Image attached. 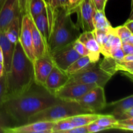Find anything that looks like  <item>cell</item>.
Here are the masks:
<instances>
[{
	"instance_id": "42",
	"label": "cell",
	"mask_w": 133,
	"mask_h": 133,
	"mask_svg": "<svg viewBox=\"0 0 133 133\" xmlns=\"http://www.w3.org/2000/svg\"><path fill=\"white\" fill-rule=\"evenodd\" d=\"M122 61H125V62H130V61H133V55H125L124 57L121 59Z\"/></svg>"
},
{
	"instance_id": "37",
	"label": "cell",
	"mask_w": 133,
	"mask_h": 133,
	"mask_svg": "<svg viewBox=\"0 0 133 133\" xmlns=\"http://www.w3.org/2000/svg\"><path fill=\"white\" fill-rule=\"evenodd\" d=\"M65 133H88L87 127L86 126H80V127H74L71 129L68 130Z\"/></svg>"
},
{
	"instance_id": "23",
	"label": "cell",
	"mask_w": 133,
	"mask_h": 133,
	"mask_svg": "<svg viewBox=\"0 0 133 133\" xmlns=\"http://www.w3.org/2000/svg\"><path fill=\"white\" fill-rule=\"evenodd\" d=\"M92 63L88 56H81L79 58L74 61L68 68L66 70L65 72L70 76L76 74L78 71L83 70Z\"/></svg>"
},
{
	"instance_id": "24",
	"label": "cell",
	"mask_w": 133,
	"mask_h": 133,
	"mask_svg": "<svg viewBox=\"0 0 133 133\" xmlns=\"http://www.w3.org/2000/svg\"><path fill=\"white\" fill-rule=\"evenodd\" d=\"M17 126L16 123L0 106V133H6L9 128Z\"/></svg>"
},
{
	"instance_id": "30",
	"label": "cell",
	"mask_w": 133,
	"mask_h": 133,
	"mask_svg": "<svg viewBox=\"0 0 133 133\" xmlns=\"http://www.w3.org/2000/svg\"><path fill=\"white\" fill-rule=\"evenodd\" d=\"M113 29H114L115 33L121 40L122 43L127 42L130 36L133 35V32H131L129 29H128L124 25L115 27V28L113 27Z\"/></svg>"
},
{
	"instance_id": "26",
	"label": "cell",
	"mask_w": 133,
	"mask_h": 133,
	"mask_svg": "<svg viewBox=\"0 0 133 133\" xmlns=\"http://www.w3.org/2000/svg\"><path fill=\"white\" fill-rule=\"evenodd\" d=\"M73 127L74 126L69 120L68 118H64L55 122V124L52 129V133H65Z\"/></svg>"
},
{
	"instance_id": "5",
	"label": "cell",
	"mask_w": 133,
	"mask_h": 133,
	"mask_svg": "<svg viewBox=\"0 0 133 133\" xmlns=\"http://www.w3.org/2000/svg\"><path fill=\"white\" fill-rule=\"evenodd\" d=\"M112 77L111 75L101 69L97 64V62H92L83 70L70 75L68 83L94 84L104 88Z\"/></svg>"
},
{
	"instance_id": "29",
	"label": "cell",
	"mask_w": 133,
	"mask_h": 133,
	"mask_svg": "<svg viewBox=\"0 0 133 133\" xmlns=\"http://www.w3.org/2000/svg\"><path fill=\"white\" fill-rule=\"evenodd\" d=\"M112 129L124 130V131H133V118L119 119L116 123L112 125Z\"/></svg>"
},
{
	"instance_id": "10",
	"label": "cell",
	"mask_w": 133,
	"mask_h": 133,
	"mask_svg": "<svg viewBox=\"0 0 133 133\" xmlns=\"http://www.w3.org/2000/svg\"><path fill=\"white\" fill-rule=\"evenodd\" d=\"M18 41L28 58L33 62L35 59L32 45L31 27V17L29 14H25L21 19V29Z\"/></svg>"
},
{
	"instance_id": "44",
	"label": "cell",
	"mask_w": 133,
	"mask_h": 133,
	"mask_svg": "<svg viewBox=\"0 0 133 133\" xmlns=\"http://www.w3.org/2000/svg\"><path fill=\"white\" fill-rule=\"evenodd\" d=\"M5 74V68H4V65L3 63L0 62V77H2Z\"/></svg>"
},
{
	"instance_id": "46",
	"label": "cell",
	"mask_w": 133,
	"mask_h": 133,
	"mask_svg": "<svg viewBox=\"0 0 133 133\" xmlns=\"http://www.w3.org/2000/svg\"><path fill=\"white\" fill-rule=\"evenodd\" d=\"M3 1H4V0H0V6H1V5H2V3H3Z\"/></svg>"
},
{
	"instance_id": "18",
	"label": "cell",
	"mask_w": 133,
	"mask_h": 133,
	"mask_svg": "<svg viewBox=\"0 0 133 133\" xmlns=\"http://www.w3.org/2000/svg\"><path fill=\"white\" fill-rule=\"evenodd\" d=\"M0 47L3 51L4 58V68L5 74L7 73L10 69L14 51L15 44H12L5 35L4 31H0Z\"/></svg>"
},
{
	"instance_id": "22",
	"label": "cell",
	"mask_w": 133,
	"mask_h": 133,
	"mask_svg": "<svg viewBox=\"0 0 133 133\" xmlns=\"http://www.w3.org/2000/svg\"><path fill=\"white\" fill-rule=\"evenodd\" d=\"M93 24L94 29L109 31L112 26L105 16V10H96L93 18Z\"/></svg>"
},
{
	"instance_id": "15",
	"label": "cell",
	"mask_w": 133,
	"mask_h": 133,
	"mask_svg": "<svg viewBox=\"0 0 133 133\" xmlns=\"http://www.w3.org/2000/svg\"><path fill=\"white\" fill-rule=\"evenodd\" d=\"M55 122H31L9 128L6 133H52Z\"/></svg>"
},
{
	"instance_id": "47",
	"label": "cell",
	"mask_w": 133,
	"mask_h": 133,
	"mask_svg": "<svg viewBox=\"0 0 133 133\" xmlns=\"http://www.w3.org/2000/svg\"><path fill=\"white\" fill-rule=\"evenodd\" d=\"M107 1H108V0H105V3L107 4Z\"/></svg>"
},
{
	"instance_id": "2",
	"label": "cell",
	"mask_w": 133,
	"mask_h": 133,
	"mask_svg": "<svg viewBox=\"0 0 133 133\" xmlns=\"http://www.w3.org/2000/svg\"><path fill=\"white\" fill-rule=\"evenodd\" d=\"M5 75L6 99L24 93L35 83L33 62L26 55L19 41L15 44L10 69Z\"/></svg>"
},
{
	"instance_id": "14",
	"label": "cell",
	"mask_w": 133,
	"mask_h": 133,
	"mask_svg": "<svg viewBox=\"0 0 133 133\" xmlns=\"http://www.w3.org/2000/svg\"><path fill=\"white\" fill-rule=\"evenodd\" d=\"M70 76L54 65L50 74L47 77L44 87L51 94L54 95L57 91L66 85Z\"/></svg>"
},
{
	"instance_id": "3",
	"label": "cell",
	"mask_w": 133,
	"mask_h": 133,
	"mask_svg": "<svg viewBox=\"0 0 133 133\" xmlns=\"http://www.w3.org/2000/svg\"><path fill=\"white\" fill-rule=\"evenodd\" d=\"M72 13L67 8L59 7L53 10V18L48 41L49 53L72 44L81 32L71 19Z\"/></svg>"
},
{
	"instance_id": "21",
	"label": "cell",
	"mask_w": 133,
	"mask_h": 133,
	"mask_svg": "<svg viewBox=\"0 0 133 133\" xmlns=\"http://www.w3.org/2000/svg\"><path fill=\"white\" fill-rule=\"evenodd\" d=\"M21 17L14 18L5 31V35L7 38L14 44H16L19 38L21 29Z\"/></svg>"
},
{
	"instance_id": "8",
	"label": "cell",
	"mask_w": 133,
	"mask_h": 133,
	"mask_svg": "<svg viewBox=\"0 0 133 133\" xmlns=\"http://www.w3.org/2000/svg\"><path fill=\"white\" fill-rule=\"evenodd\" d=\"M96 86L94 84L68 83L57 91L54 96L62 101H76Z\"/></svg>"
},
{
	"instance_id": "13",
	"label": "cell",
	"mask_w": 133,
	"mask_h": 133,
	"mask_svg": "<svg viewBox=\"0 0 133 133\" xmlns=\"http://www.w3.org/2000/svg\"><path fill=\"white\" fill-rule=\"evenodd\" d=\"M53 10L51 9L48 2H47L46 6L44 9V10L40 14L36 16L35 18H32L36 27L45 40L48 47L51 27L52 22H53Z\"/></svg>"
},
{
	"instance_id": "20",
	"label": "cell",
	"mask_w": 133,
	"mask_h": 133,
	"mask_svg": "<svg viewBox=\"0 0 133 133\" xmlns=\"http://www.w3.org/2000/svg\"><path fill=\"white\" fill-rule=\"evenodd\" d=\"M99 116L100 114L94 112L85 113V114H77L69 117L68 119L74 127H80V126H86L92 122H95Z\"/></svg>"
},
{
	"instance_id": "34",
	"label": "cell",
	"mask_w": 133,
	"mask_h": 133,
	"mask_svg": "<svg viewBox=\"0 0 133 133\" xmlns=\"http://www.w3.org/2000/svg\"><path fill=\"white\" fill-rule=\"evenodd\" d=\"M30 1L31 0H18L19 11L22 17L25 14H28Z\"/></svg>"
},
{
	"instance_id": "41",
	"label": "cell",
	"mask_w": 133,
	"mask_h": 133,
	"mask_svg": "<svg viewBox=\"0 0 133 133\" xmlns=\"http://www.w3.org/2000/svg\"><path fill=\"white\" fill-rule=\"evenodd\" d=\"M81 1V0H69V10H71L74 8L76 7Z\"/></svg>"
},
{
	"instance_id": "4",
	"label": "cell",
	"mask_w": 133,
	"mask_h": 133,
	"mask_svg": "<svg viewBox=\"0 0 133 133\" xmlns=\"http://www.w3.org/2000/svg\"><path fill=\"white\" fill-rule=\"evenodd\" d=\"M91 112H92L77 101H61L32 116L29 119L27 123L38 121L55 122L77 114Z\"/></svg>"
},
{
	"instance_id": "11",
	"label": "cell",
	"mask_w": 133,
	"mask_h": 133,
	"mask_svg": "<svg viewBox=\"0 0 133 133\" xmlns=\"http://www.w3.org/2000/svg\"><path fill=\"white\" fill-rule=\"evenodd\" d=\"M54 66L50 53H48L41 57L36 58L33 61L35 83L44 87L47 77Z\"/></svg>"
},
{
	"instance_id": "35",
	"label": "cell",
	"mask_w": 133,
	"mask_h": 133,
	"mask_svg": "<svg viewBox=\"0 0 133 133\" xmlns=\"http://www.w3.org/2000/svg\"><path fill=\"white\" fill-rule=\"evenodd\" d=\"M124 55H125L122 49V46L113 49V50L110 51V57H112L113 58L116 60L122 59V58L124 57Z\"/></svg>"
},
{
	"instance_id": "16",
	"label": "cell",
	"mask_w": 133,
	"mask_h": 133,
	"mask_svg": "<svg viewBox=\"0 0 133 133\" xmlns=\"http://www.w3.org/2000/svg\"><path fill=\"white\" fill-rule=\"evenodd\" d=\"M78 40H80L90 52L89 58L93 63L99 61L101 54V49L96 41L93 31H84L79 35Z\"/></svg>"
},
{
	"instance_id": "12",
	"label": "cell",
	"mask_w": 133,
	"mask_h": 133,
	"mask_svg": "<svg viewBox=\"0 0 133 133\" xmlns=\"http://www.w3.org/2000/svg\"><path fill=\"white\" fill-rule=\"evenodd\" d=\"M21 17L18 0H4L0 6V31L6 30L12 21Z\"/></svg>"
},
{
	"instance_id": "32",
	"label": "cell",
	"mask_w": 133,
	"mask_h": 133,
	"mask_svg": "<svg viewBox=\"0 0 133 133\" xmlns=\"http://www.w3.org/2000/svg\"><path fill=\"white\" fill-rule=\"evenodd\" d=\"M7 98V92H6V79L4 74L0 77V106L5 101Z\"/></svg>"
},
{
	"instance_id": "43",
	"label": "cell",
	"mask_w": 133,
	"mask_h": 133,
	"mask_svg": "<svg viewBox=\"0 0 133 133\" xmlns=\"http://www.w3.org/2000/svg\"><path fill=\"white\" fill-rule=\"evenodd\" d=\"M60 1H61V7L68 9L69 0H60Z\"/></svg>"
},
{
	"instance_id": "38",
	"label": "cell",
	"mask_w": 133,
	"mask_h": 133,
	"mask_svg": "<svg viewBox=\"0 0 133 133\" xmlns=\"http://www.w3.org/2000/svg\"><path fill=\"white\" fill-rule=\"evenodd\" d=\"M97 10H105V0H92Z\"/></svg>"
},
{
	"instance_id": "27",
	"label": "cell",
	"mask_w": 133,
	"mask_h": 133,
	"mask_svg": "<svg viewBox=\"0 0 133 133\" xmlns=\"http://www.w3.org/2000/svg\"><path fill=\"white\" fill-rule=\"evenodd\" d=\"M117 119L112 114H100L99 118L95 122L102 127H107L109 129H111L112 125L117 122Z\"/></svg>"
},
{
	"instance_id": "17",
	"label": "cell",
	"mask_w": 133,
	"mask_h": 133,
	"mask_svg": "<svg viewBox=\"0 0 133 133\" xmlns=\"http://www.w3.org/2000/svg\"><path fill=\"white\" fill-rule=\"evenodd\" d=\"M31 17V16H30ZM31 33H32V45H33L34 53H35V58L41 57L45 55L46 53H49L48 45L45 42V40L43 38L38 30L35 26L33 20L31 18Z\"/></svg>"
},
{
	"instance_id": "40",
	"label": "cell",
	"mask_w": 133,
	"mask_h": 133,
	"mask_svg": "<svg viewBox=\"0 0 133 133\" xmlns=\"http://www.w3.org/2000/svg\"><path fill=\"white\" fill-rule=\"evenodd\" d=\"M124 25L127 27L128 29H129L131 32H133V18L132 14L131 15V17L127 20V22L124 23Z\"/></svg>"
},
{
	"instance_id": "33",
	"label": "cell",
	"mask_w": 133,
	"mask_h": 133,
	"mask_svg": "<svg viewBox=\"0 0 133 133\" xmlns=\"http://www.w3.org/2000/svg\"><path fill=\"white\" fill-rule=\"evenodd\" d=\"M87 129H88V133H93V132H99V131H105V130H108L109 129L107 127H102V126L99 125L97 124L96 122H93L92 123H89L87 125Z\"/></svg>"
},
{
	"instance_id": "31",
	"label": "cell",
	"mask_w": 133,
	"mask_h": 133,
	"mask_svg": "<svg viewBox=\"0 0 133 133\" xmlns=\"http://www.w3.org/2000/svg\"><path fill=\"white\" fill-rule=\"evenodd\" d=\"M72 45L74 47V49L77 52L78 54L81 56H88V57H90V52L87 49L85 45L80 41L78 40H75L74 42L72 43Z\"/></svg>"
},
{
	"instance_id": "1",
	"label": "cell",
	"mask_w": 133,
	"mask_h": 133,
	"mask_svg": "<svg viewBox=\"0 0 133 133\" xmlns=\"http://www.w3.org/2000/svg\"><path fill=\"white\" fill-rule=\"evenodd\" d=\"M61 101L35 83L24 93L6 99L1 106L17 125H20L27 123L32 116Z\"/></svg>"
},
{
	"instance_id": "25",
	"label": "cell",
	"mask_w": 133,
	"mask_h": 133,
	"mask_svg": "<svg viewBox=\"0 0 133 133\" xmlns=\"http://www.w3.org/2000/svg\"><path fill=\"white\" fill-rule=\"evenodd\" d=\"M47 5L45 0H31L29 6V12L32 18H35L44 10Z\"/></svg>"
},
{
	"instance_id": "6",
	"label": "cell",
	"mask_w": 133,
	"mask_h": 133,
	"mask_svg": "<svg viewBox=\"0 0 133 133\" xmlns=\"http://www.w3.org/2000/svg\"><path fill=\"white\" fill-rule=\"evenodd\" d=\"M92 112L97 113L107 107L106 97L103 87L96 86L76 101Z\"/></svg>"
},
{
	"instance_id": "28",
	"label": "cell",
	"mask_w": 133,
	"mask_h": 133,
	"mask_svg": "<svg viewBox=\"0 0 133 133\" xmlns=\"http://www.w3.org/2000/svg\"><path fill=\"white\" fill-rule=\"evenodd\" d=\"M116 69L117 71H122L127 75L129 74L132 77L133 74V61L125 62L122 60H116Z\"/></svg>"
},
{
	"instance_id": "45",
	"label": "cell",
	"mask_w": 133,
	"mask_h": 133,
	"mask_svg": "<svg viewBox=\"0 0 133 133\" xmlns=\"http://www.w3.org/2000/svg\"><path fill=\"white\" fill-rule=\"evenodd\" d=\"M4 58H3V55L2 49H1V47H0V62L3 64Z\"/></svg>"
},
{
	"instance_id": "9",
	"label": "cell",
	"mask_w": 133,
	"mask_h": 133,
	"mask_svg": "<svg viewBox=\"0 0 133 133\" xmlns=\"http://www.w3.org/2000/svg\"><path fill=\"white\" fill-rule=\"evenodd\" d=\"M50 55L55 66L64 71L74 61L81 57L74 49L72 44L54 51Z\"/></svg>"
},
{
	"instance_id": "7",
	"label": "cell",
	"mask_w": 133,
	"mask_h": 133,
	"mask_svg": "<svg viewBox=\"0 0 133 133\" xmlns=\"http://www.w3.org/2000/svg\"><path fill=\"white\" fill-rule=\"evenodd\" d=\"M96 10L92 0H81L77 6L70 11L72 14L75 12L77 14L78 19L76 24L84 32L94 30L93 18Z\"/></svg>"
},
{
	"instance_id": "36",
	"label": "cell",
	"mask_w": 133,
	"mask_h": 133,
	"mask_svg": "<svg viewBox=\"0 0 133 133\" xmlns=\"http://www.w3.org/2000/svg\"><path fill=\"white\" fill-rule=\"evenodd\" d=\"M122 49L124 55H133V45L127 42L122 43Z\"/></svg>"
},
{
	"instance_id": "39",
	"label": "cell",
	"mask_w": 133,
	"mask_h": 133,
	"mask_svg": "<svg viewBox=\"0 0 133 133\" xmlns=\"http://www.w3.org/2000/svg\"><path fill=\"white\" fill-rule=\"evenodd\" d=\"M47 2L50 5L53 10L61 7V1L60 0H48Z\"/></svg>"
},
{
	"instance_id": "19",
	"label": "cell",
	"mask_w": 133,
	"mask_h": 133,
	"mask_svg": "<svg viewBox=\"0 0 133 133\" xmlns=\"http://www.w3.org/2000/svg\"><path fill=\"white\" fill-rule=\"evenodd\" d=\"M107 105L113 107L111 114L114 116L116 119L118 120V118L120 116L122 113L131 108H133V96L131 95L125 98L114 101Z\"/></svg>"
}]
</instances>
